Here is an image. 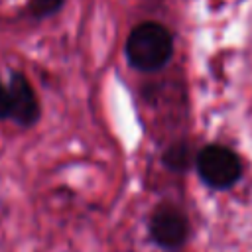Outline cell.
Wrapping results in <instances>:
<instances>
[{"label": "cell", "instance_id": "cell-2", "mask_svg": "<svg viewBox=\"0 0 252 252\" xmlns=\"http://www.w3.org/2000/svg\"><path fill=\"white\" fill-rule=\"evenodd\" d=\"M197 171L201 179L213 189H228L242 175L240 158L219 144L203 148L197 156Z\"/></svg>", "mask_w": 252, "mask_h": 252}, {"label": "cell", "instance_id": "cell-6", "mask_svg": "<svg viewBox=\"0 0 252 252\" xmlns=\"http://www.w3.org/2000/svg\"><path fill=\"white\" fill-rule=\"evenodd\" d=\"M0 120H10V96L2 79H0Z\"/></svg>", "mask_w": 252, "mask_h": 252}, {"label": "cell", "instance_id": "cell-4", "mask_svg": "<svg viewBox=\"0 0 252 252\" xmlns=\"http://www.w3.org/2000/svg\"><path fill=\"white\" fill-rule=\"evenodd\" d=\"M187 219L173 207H161L154 213L150 222V234L156 244L163 248H177L187 238Z\"/></svg>", "mask_w": 252, "mask_h": 252}, {"label": "cell", "instance_id": "cell-5", "mask_svg": "<svg viewBox=\"0 0 252 252\" xmlns=\"http://www.w3.org/2000/svg\"><path fill=\"white\" fill-rule=\"evenodd\" d=\"M65 0H30L28 12L32 18L41 20V18H49L53 14H57L63 8Z\"/></svg>", "mask_w": 252, "mask_h": 252}, {"label": "cell", "instance_id": "cell-1", "mask_svg": "<svg viewBox=\"0 0 252 252\" xmlns=\"http://www.w3.org/2000/svg\"><path fill=\"white\" fill-rule=\"evenodd\" d=\"M173 53V39L169 32L156 22L136 26L126 39V57L132 67L140 71L161 69Z\"/></svg>", "mask_w": 252, "mask_h": 252}, {"label": "cell", "instance_id": "cell-3", "mask_svg": "<svg viewBox=\"0 0 252 252\" xmlns=\"http://www.w3.org/2000/svg\"><path fill=\"white\" fill-rule=\"evenodd\" d=\"M6 89L10 96V120L22 128L33 126L41 116V106L30 79L22 71L12 69Z\"/></svg>", "mask_w": 252, "mask_h": 252}]
</instances>
